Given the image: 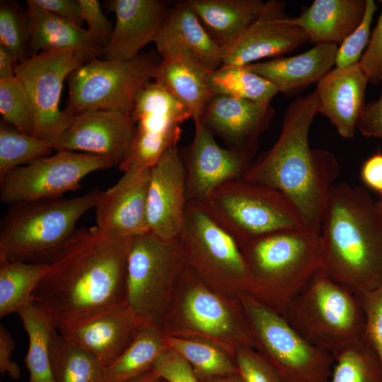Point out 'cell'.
Instances as JSON below:
<instances>
[{"mask_svg":"<svg viewBox=\"0 0 382 382\" xmlns=\"http://www.w3.org/2000/svg\"><path fill=\"white\" fill-rule=\"evenodd\" d=\"M132 238L93 226L81 228L49 263L33 300L59 330L94 313L127 304Z\"/></svg>","mask_w":382,"mask_h":382,"instance_id":"1","label":"cell"},{"mask_svg":"<svg viewBox=\"0 0 382 382\" xmlns=\"http://www.w3.org/2000/svg\"><path fill=\"white\" fill-rule=\"evenodd\" d=\"M318 106L315 91L292 101L277 140L251 163L243 178L280 191L296 208L303 226L320 233L326 201L340 167L332 154L309 146Z\"/></svg>","mask_w":382,"mask_h":382,"instance_id":"2","label":"cell"},{"mask_svg":"<svg viewBox=\"0 0 382 382\" xmlns=\"http://www.w3.org/2000/svg\"><path fill=\"white\" fill-rule=\"evenodd\" d=\"M320 236V273L357 296L382 285V215L367 190L335 183Z\"/></svg>","mask_w":382,"mask_h":382,"instance_id":"3","label":"cell"},{"mask_svg":"<svg viewBox=\"0 0 382 382\" xmlns=\"http://www.w3.org/2000/svg\"><path fill=\"white\" fill-rule=\"evenodd\" d=\"M102 190L72 198L10 205L0 224V261L49 264L76 232L80 218L94 208Z\"/></svg>","mask_w":382,"mask_h":382,"instance_id":"4","label":"cell"},{"mask_svg":"<svg viewBox=\"0 0 382 382\" xmlns=\"http://www.w3.org/2000/svg\"><path fill=\"white\" fill-rule=\"evenodd\" d=\"M240 248L257 286L255 297L281 315L319 272L320 233L304 227L267 233Z\"/></svg>","mask_w":382,"mask_h":382,"instance_id":"5","label":"cell"},{"mask_svg":"<svg viewBox=\"0 0 382 382\" xmlns=\"http://www.w3.org/2000/svg\"><path fill=\"white\" fill-rule=\"evenodd\" d=\"M175 288L181 294L174 309L170 308L166 316L161 328L164 334L210 342L233 359L238 348H256L238 297L231 298L214 291L187 264Z\"/></svg>","mask_w":382,"mask_h":382,"instance_id":"6","label":"cell"},{"mask_svg":"<svg viewBox=\"0 0 382 382\" xmlns=\"http://www.w3.org/2000/svg\"><path fill=\"white\" fill-rule=\"evenodd\" d=\"M185 266L179 238L166 240L149 231L131 238L126 299L139 329L161 330L177 281Z\"/></svg>","mask_w":382,"mask_h":382,"instance_id":"7","label":"cell"},{"mask_svg":"<svg viewBox=\"0 0 382 382\" xmlns=\"http://www.w3.org/2000/svg\"><path fill=\"white\" fill-rule=\"evenodd\" d=\"M282 316L311 345L332 354L361 338L365 325L359 296L320 272Z\"/></svg>","mask_w":382,"mask_h":382,"instance_id":"8","label":"cell"},{"mask_svg":"<svg viewBox=\"0 0 382 382\" xmlns=\"http://www.w3.org/2000/svg\"><path fill=\"white\" fill-rule=\"evenodd\" d=\"M186 264L210 289L231 298L257 294V286L234 240L201 203L187 201L179 236Z\"/></svg>","mask_w":382,"mask_h":382,"instance_id":"9","label":"cell"},{"mask_svg":"<svg viewBox=\"0 0 382 382\" xmlns=\"http://www.w3.org/2000/svg\"><path fill=\"white\" fill-rule=\"evenodd\" d=\"M201 204L239 246L274 231L304 227L283 193L245 178L224 183Z\"/></svg>","mask_w":382,"mask_h":382,"instance_id":"10","label":"cell"},{"mask_svg":"<svg viewBox=\"0 0 382 382\" xmlns=\"http://www.w3.org/2000/svg\"><path fill=\"white\" fill-rule=\"evenodd\" d=\"M248 319L255 349L286 382H330L334 359L303 338L284 316L249 294L238 296Z\"/></svg>","mask_w":382,"mask_h":382,"instance_id":"11","label":"cell"},{"mask_svg":"<svg viewBox=\"0 0 382 382\" xmlns=\"http://www.w3.org/2000/svg\"><path fill=\"white\" fill-rule=\"evenodd\" d=\"M159 59L140 53L127 60L93 57L66 78L69 98L64 109L74 115L92 110L130 113L140 89L151 79Z\"/></svg>","mask_w":382,"mask_h":382,"instance_id":"12","label":"cell"},{"mask_svg":"<svg viewBox=\"0 0 382 382\" xmlns=\"http://www.w3.org/2000/svg\"><path fill=\"white\" fill-rule=\"evenodd\" d=\"M106 158L84 153L57 151L17 167L0 178V199L9 205L60 197L81 187L95 171L113 167Z\"/></svg>","mask_w":382,"mask_h":382,"instance_id":"13","label":"cell"},{"mask_svg":"<svg viewBox=\"0 0 382 382\" xmlns=\"http://www.w3.org/2000/svg\"><path fill=\"white\" fill-rule=\"evenodd\" d=\"M88 60L74 50H51L33 55L16 66V76L25 87L33 108V135L52 146L66 127L72 115L59 109L63 83Z\"/></svg>","mask_w":382,"mask_h":382,"instance_id":"14","label":"cell"},{"mask_svg":"<svg viewBox=\"0 0 382 382\" xmlns=\"http://www.w3.org/2000/svg\"><path fill=\"white\" fill-rule=\"evenodd\" d=\"M131 117L135 127L130 153L119 166L151 168L180 139L181 125L192 118L188 109L155 81L146 83L138 92Z\"/></svg>","mask_w":382,"mask_h":382,"instance_id":"15","label":"cell"},{"mask_svg":"<svg viewBox=\"0 0 382 382\" xmlns=\"http://www.w3.org/2000/svg\"><path fill=\"white\" fill-rule=\"evenodd\" d=\"M134 133L130 113L110 110H88L71 116L52 147L55 151L95 155L119 167L130 153Z\"/></svg>","mask_w":382,"mask_h":382,"instance_id":"16","label":"cell"},{"mask_svg":"<svg viewBox=\"0 0 382 382\" xmlns=\"http://www.w3.org/2000/svg\"><path fill=\"white\" fill-rule=\"evenodd\" d=\"M281 1L269 0L257 18L232 43L221 48L222 64L246 66L280 57L309 42L302 29L289 21Z\"/></svg>","mask_w":382,"mask_h":382,"instance_id":"17","label":"cell"},{"mask_svg":"<svg viewBox=\"0 0 382 382\" xmlns=\"http://www.w3.org/2000/svg\"><path fill=\"white\" fill-rule=\"evenodd\" d=\"M189 202L203 203L216 188L243 178L252 161L228 148L220 146L215 137L199 122L195 123L193 140L183 156Z\"/></svg>","mask_w":382,"mask_h":382,"instance_id":"18","label":"cell"},{"mask_svg":"<svg viewBox=\"0 0 382 382\" xmlns=\"http://www.w3.org/2000/svg\"><path fill=\"white\" fill-rule=\"evenodd\" d=\"M187 203L185 171L178 146L151 168L146 212L149 231L166 240L179 238Z\"/></svg>","mask_w":382,"mask_h":382,"instance_id":"19","label":"cell"},{"mask_svg":"<svg viewBox=\"0 0 382 382\" xmlns=\"http://www.w3.org/2000/svg\"><path fill=\"white\" fill-rule=\"evenodd\" d=\"M274 114L270 103L216 96L209 103L200 122L228 149L252 161L259 138Z\"/></svg>","mask_w":382,"mask_h":382,"instance_id":"20","label":"cell"},{"mask_svg":"<svg viewBox=\"0 0 382 382\" xmlns=\"http://www.w3.org/2000/svg\"><path fill=\"white\" fill-rule=\"evenodd\" d=\"M150 174V168H130L103 191L94 207L96 226L127 238L149 232L146 201Z\"/></svg>","mask_w":382,"mask_h":382,"instance_id":"21","label":"cell"},{"mask_svg":"<svg viewBox=\"0 0 382 382\" xmlns=\"http://www.w3.org/2000/svg\"><path fill=\"white\" fill-rule=\"evenodd\" d=\"M139 327L127 304L103 310L59 330L71 344L91 353L105 367L134 340Z\"/></svg>","mask_w":382,"mask_h":382,"instance_id":"22","label":"cell"},{"mask_svg":"<svg viewBox=\"0 0 382 382\" xmlns=\"http://www.w3.org/2000/svg\"><path fill=\"white\" fill-rule=\"evenodd\" d=\"M154 43L161 61L152 80L188 109L195 123L199 122L213 98L208 84L211 71L172 41L156 37Z\"/></svg>","mask_w":382,"mask_h":382,"instance_id":"23","label":"cell"},{"mask_svg":"<svg viewBox=\"0 0 382 382\" xmlns=\"http://www.w3.org/2000/svg\"><path fill=\"white\" fill-rule=\"evenodd\" d=\"M108 11L115 13V23L102 56L108 60H127L154 42L166 21L170 8L160 0H110Z\"/></svg>","mask_w":382,"mask_h":382,"instance_id":"24","label":"cell"},{"mask_svg":"<svg viewBox=\"0 0 382 382\" xmlns=\"http://www.w3.org/2000/svg\"><path fill=\"white\" fill-rule=\"evenodd\" d=\"M368 83L359 62L344 68L335 67L317 83L314 91L318 113L328 118L345 139L354 136L359 116L365 105Z\"/></svg>","mask_w":382,"mask_h":382,"instance_id":"25","label":"cell"},{"mask_svg":"<svg viewBox=\"0 0 382 382\" xmlns=\"http://www.w3.org/2000/svg\"><path fill=\"white\" fill-rule=\"evenodd\" d=\"M337 48L335 44H317L299 54L243 66L270 81L279 92L291 96L318 83L332 70Z\"/></svg>","mask_w":382,"mask_h":382,"instance_id":"26","label":"cell"},{"mask_svg":"<svg viewBox=\"0 0 382 382\" xmlns=\"http://www.w3.org/2000/svg\"><path fill=\"white\" fill-rule=\"evenodd\" d=\"M366 0H315L301 13L289 18L309 42L338 45L361 22Z\"/></svg>","mask_w":382,"mask_h":382,"instance_id":"27","label":"cell"},{"mask_svg":"<svg viewBox=\"0 0 382 382\" xmlns=\"http://www.w3.org/2000/svg\"><path fill=\"white\" fill-rule=\"evenodd\" d=\"M30 22V52L35 55L51 50H74L89 59L102 56L103 46L87 29L26 1Z\"/></svg>","mask_w":382,"mask_h":382,"instance_id":"28","label":"cell"},{"mask_svg":"<svg viewBox=\"0 0 382 382\" xmlns=\"http://www.w3.org/2000/svg\"><path fill=\"white\" fill-rule=\"evenodd\" d=\"M208 34L221 48L235 41L257 18L262 0H188Z\"/></svg>","mask_w":382,"mask_h":382,"instance_id":"29","label":"cell"},{"mask_svg":"<svg viewBox=\"0 0 382 382\" xmlns=\"http://www.w3.org/2000/svg\"><path fill=\"white\" fill-rule=\"evenodd\" d=\"M156 37L181 46L211 71L222 65L221 47L210 37L187 1L170 8Z\"/></svg>","mask_w":382,"mask_h":382,"instance_id":"30","label":"cell"},{"mask_svg":"<svg viewBox=\"0 0 382 382\" xmlns=\"http://www.w3.org/2000/svg\"><path fill=\"white\" fill-rule=\"evenodd\" d=\"M28 336V350L25 364L30 382H54L51 354L58 332L51 318L33 300L17 313Z\"/></svg>","mask_w":382,"mask_h":382,"instance_id":"31","label":"cell"},{"mask_svg":"<svg viewBox=\"0 0 382 382\" xmlns=\"http://www.w3.org/2000/svg\"><path fill=\"white\" fill-rule=\"evenodd\" d=\"M168 348L161 329L139 328L127 348L105 367L107 381L124 382L151 370L156 359Z\"/></svg>","mask_w":382,"mask_h":382,"instance_id":"32","label":"cell"},{"mask_svg":"<svg viewBox=\"0 0 382 382\" xmlns=\"http://www.w3.org/2000/svg\"><path fill=\"white\" fill-rule=\"evenodd\" d=\"M49 264L0 261V317L18 311L33 301V294Z\"/></svg>","mask_w":382,"mask_h":382,"instance_id":"33","label":"cell"},{"mask_svg":"<svg viewBox=\"0 0 382 382\" xmlns=\"http://www.w3.org/2000/svg\"><path fill=\"white\" fill-rule=\"evenodd\" d=\"M208 84L212 96H226L269 104L279 91L272 83L245 66L222 64L210 72Z\"/></svg>","mask_w":382,"mask_h":382,"instance_id":"34","label":"cell"},{"mask_svg":"<svg viewBox=\"0 0 382 382\" xmlns=\"http://www.w3.org/2000/svg\"><path fill=\"white\" fill-rule=\"evenodd\" d=\"M51 361L54 382H108L105 366L58 332L53 341Z\"/></svg>","mask_w":382,"mask_h":382,"instance_id":"35","label":"cell"},{"mask_svg":"<svg viewBox=\"0 0 382 382\" xmlns=\"http://www.w3.org/2000/svg\"><path fill=\"white\" fill-rule=\"evenodd\" d=\"M164 335L169 347L190 364L198 378L238 373L233 357L217 345L202 339Z\"/></svg>","mask_w":382,"mask_h":382,"instance_id":"36","label":"cell"},{"mask_svg":"<svg viewBox=\"0 0 382 382\" xmlns=\"http://www.w3.org/2000/svg\"><path fill=\"white\" fill-rule=\"evenodd\" d=\"M332 355L330 382H382L381 361L363 336Z\"/></svg>","mask_w":382,"mask_h":382,"instance_id":"37","label":"cell"},{"mask_svg":"<svg viewBox=\"0 0 382 382\" xmlns=\"http://www.w3.org/2000/svg\"><path fill=\"white\" fill-rule=\"evenodd\" d=\"M53 151L50 143L1 121L0 178L17 167L50 155Z\"/></svg>","mask_w":382,"mask_h":382,"instance_id":"38","label":"cell"},{"mask_svg":"<svg viewBox=\"0 0 382 382\" xmlns=\"http://www.w3.org/2000/svg\"><path fill=\"white\" fill-rule=\"evenodd\" d=\"M30 22L26 8L18 2H0V45L7 49L18 64L32 54L30 52Z\"/></svg>","mask_w":382,"mask_h":382,"instance_id":"39","label":"cell"},{"mask_svg":"<svg viewBox=\"0 0 382 382\" xmlns=\"http://www.w3.org/2000/svg\"><path fill=\"white\" fill-rule=\"evenodd\" d=\"M0 112L4 122L23 133L33 134V105L25 87L16 76L0 80Z\"/></svg>","mask_w":382,"mask_h":382,"instance_id":"40","label":"cell"},{"mask_svg":"<svg viewBox=\"0 0 382 382\" xmlns=\"http://www.w3.org/2000/svg\"><path fill=\"white\" fill-rule=\"evenodd\" d=\"M377 9L373 0H366L363 19L359 26L338 47L335 65L344 68L359 62L371 37V25Z\"/></svg>","mask_w":382,"mask_h":382,"instance_id":"41","label":"cell"},{"mask_svg":"<svg viewBox=\"0 0 382 382\" xmlns=\"http://www.w3.org/2000/svg\"><path fill=\"white\" fill-rule=\"evenodd\" d=\"M233 359L243 382H286L255 349L238 348Z\"/></svg>","mask_w":382,"mask_h":382,"instance_id":"42","label":"cell"},{"mask_svg":"<svg viewBox=\"0 0 382 382\" xmlns=\"http://www.w3.org/2000/svg\"><path fill=\"white\" fill-rule=\"evenodd\" d=\"M358 296L365 319L362 336L373 347L382 365V285Z\"/></svg>","mask_w":382,"mask_h":382,"instance_id":"43","label":"cell"},{"mask_svg":"<svg viewBox=\"0 0 382 382\" xmlns=\"http://www.w3.org/2000/svg\"><path fill=\"white\" fill-rule=\"evenodd\" d=\"M152 369L167 382H200L190 364L170 347L156 359Z\"/></svg>","mask_w":382,"mask_h":382,"instance_id":"44","label":"cell"},{"mask_svg":"<svg viewBox=\"0 0 382 382\" xmlns=\"http://www.w3.org/2000/svg\"><path fill=\"white\" fill-rule=\"evenodd\" d=\"M78 3L81 21L86 22L88 31L104 47L110 39L113 26L104 14L100 3L97 0H78Z\"/></svg>","mask_w":382,"mask_h":382,"instance_id":"45","label":"cell"},{"mask_svg":"<svg viewBox=\"0 0 382 382\" xmlns=\"http://www.w3.org/2000/svg\"><path fill=\"white\" fill-rule=\"evenodd\" d=\"M359 64L373 84L382 80V9Z\"/></svg>","mask_w":382,"mask_h":382,"instance_id":"46","label":"cell"},{"mask_svg":"<svg viewBox=\"0 0 382 382\" xmlns=\"http://www.w3.org/2000/svg\"><path fill=\"white\" fill-rule=\"evenodd\" d=\"M379 97L365 103L357 122V129L364 136L380 139L382 146V80Z\"/></svg>","mask_w":382,"mask_h":382,"instance_id":"47","label":"cell"},{"mask_svg":"<svg viewBox=\"0 0 382 382\" xmlns=\"http://www.w3.org/2000/svg\"><path fill=\"white\" fill-rule=\"evenodd\" d=\"M42 9L81 26L78 0H32Z\"/></svg>","mask_w":382,"mask_h":382,"instance_id":"48","label":"cell"},{"mask_svg":"<svg viewBox=\"0 0 382 382\" xmlns=\"http://www.w3.org/2000/svg\"><path fill=\"white\" fill-rule=\"evenodd\" d=\"M15 348V342L9 331L2 325H0V372L6 373L10 378L17 380L21 376V369L18 364L11 360V354Z\"/></svg>","mask_w":382,"mask_h":382,"instance_id":"49","label":"cell"},{"mask_svg":"<svg viewBox=\"0 0 382 382\" xmlns=\"http://www.w3.org/2000/svg\"><path fill=\"white\" fill-rule=\"evenodd\" d=\"M360 176L362 182L382 197V153L378 151L363 163Z\"/></svg>","mask_w":382,"mask_h":382,"instance_id":"50","label":"cell"},{"mask_svg":"<svg viewBox=\"0 0 382 382\" xmlns=\"http://www.w3.org/2000/svg\"><path fill=\"white\" fill-rule=\"evenodd\" d=\"M17 65L12 54L0 45V80L14 78Z\"/></svg>","mask_w":382,"mask_h":382,"instance_id":"51","label":"cell"},{"mask_svg":"<svg viewBox=\"0 0 382 382\" xmlns=\"http://www.w3.org/2000/svg\"><path fill=\"white\" fill-rule=\"evenodd\" d=\"M200 382H243L238 373L199 378Z\"/></svg>","mask_w":382,"mask_h":382,"instance_id":"52","label":"cell"},{"mask_svg":"<svg viewBox=\"0 0 382 382\" xmlns=\"http://www.w3.org/2000/svg\"><path fill=\"white\" fill-rule=\"evenodd\" d=\"M162 379L160 376L153 370L146 371L139 376H137L130 380L124 382H161Z\"/></svg>","mask_w":382,"mask_h":382,"instance_id":"53","label":"cell"},{"mask_svg":"<svg viewBox=\"0 0 382 382\" xmlns=\"http://www.w3.org/2000/svg\"><path fill=\"white\" fill-rule=\"evenodd\" d=\"M376 206L378 209V211L380 212V214L382 215V197L376 202Z\"/></svg>","mask_w":382,"mask_h":382,"instance_id":"54","label":"cell"},{"mask_svg":"<svg viewBox=\"0 0 382 382\" xmlns=\"http://www.w3.org/2000/svg\"><path fill=\"white\" fill-rule=\"evenodd\" d=\"M161 382H167V381H166L165 380H163V379H162V381H161Z\"/></svg>","mask_w":382,"mask_h":382,"instance_id":"55","label":"cell"}]
</instances>
